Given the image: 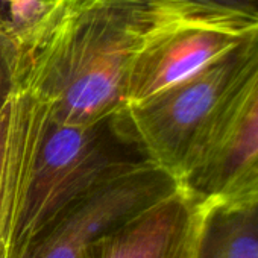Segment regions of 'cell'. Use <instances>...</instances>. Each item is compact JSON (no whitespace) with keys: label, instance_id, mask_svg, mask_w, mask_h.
<instances>
[{"label":"cell","instance_id":"cell-1","mask_svg":"<svg viewBox=\"0 0 258 258\" xmlns=\"http://www.w3.org/2000/svg\"><path fill=\"white\" fill-rule=\"evenodd\" d=\"M198 10L187 2L43 0L35 22L13 31V87L40 96L52 124L102 126L124 105L129 70L146 41Z\"/></svg>","mask_w":258,"mask_h":258},{"label":"cell","instance_id":"cell-2","mask_svg":"<svg viewBox=\"0 0 258 258\" xmlns=\"http://www.w3.org/2000/svg\"><path fill=\"white\" fill-rule=\"evenodd\" d=\"M240 43L191 78L140 103L123 105L109 118V131L136 148L143 161L185 184L232 76Z\"/></svg>","mask_w":258,"mask_h":258},{"label":"cell","instance_id":"cell-3","mask_svg":"<svg viewBox=\"0 0 258 258\" xmlns=\"http://www.w3.org/2000/svg\"><path fill=\"white\" fill-rule=\"evenodd\" d=\"M217 207L258 201V22L237 62L185 182Z\"/></svg>","mask_w":258,"mask_h":258},{"label":"cell","instance_id":"cell-4","mask_svg":"<svg viewBox=\"0 0 258 258\" xmlns=\"http://www.w3.org/2000/svg\"><path fill=\"white\" fill-rule=\"evenodd\" d=\"M179 182L143 160H129L73 202L23 258H84L103 235L173 191Z\"/></svg>","mask_w":258,"mask_h":258},{"label":"cell","instance_id":"cell-5","mask_svg":"<svg viewBox=\"0 0 258 258\" xmlns=\"http://www.w3.org/2000/svg\"><path fill=\"white\" fill-rule=\"evenodd\" d=\"M127 161L111 151L102 134V126L72 127L50 123L29 190L22 258L73 202Z\"/></svg>","mask_w":258,"mask_h":258},{"label":"cell","instance_id":"cell-6","mask_svg":"<svg viewBox=\"0 0 258 258\" xmlns=\"http://www.w3.org/2000/svg\"><path fill=\"white\" fill-rule=\"evenodd\" d=\"M255 23L205 10L157 31L129 70L124 105H134L191 78L232 50Z\"/></svg>","mask_w":258,"mask_h":258},{"label":"cell","instance_id":"cell-7","mask_svg":"<svg viewBox=\"0 0 258 258\" xmlns=\"http://www.w3.org/2000/svg\"><path fill=\"white\" fill-rule=\"evenodd\" d=\"M217 205L185 184L99 238L84 258H202Z\"/></svg>","mask_w":258,"mask_h":258},{"label":"cell","instance_id":"cell-8","mask_svg":"<svg viewBox=\"0 0 258 258\" xmlns=\"http://www.w3.org/2000/svg\"><path fill=\"white\" fill-rule=\"evenodd\" d=\"M49 127V105L13 87L0 106V258H22L29 190Z\"/></svg>","mask_w":258,"mask_h":258},{"label":"cell","instance_id":"cell-9","mask_svg":"<svg viewBox=\"0 0 258 258\" xmlns=\"http://www.w3.org/2000/svg\"><path fill=\"white\" fill-rule=\"evenodd\" d=\"M202 258H258V201L213 210Z\"/></svg>","mask_w":258,"mask_h":258},{"label":"cell","instance_id":"cell-10","mask_svg":"<svg viewBox=\"0 0 258 258\" xmlns=\"http://www.w3.org/2000/svg\"><path fill=\"white\" fill-rule=\"evenodd\" d=\"M16 40L11 25L7 19L0 20V106L7 100L14 78Z\"/></svg>","mask_w":258,"mask_h":258},{"label":"cell","instance_id":"cell-11","mask_svg":"<svg viewBox=\"0 0 258 258\" xmlns=\"http://www.w3.org/2000/svg\"><path fill=\"white\" fill-rule=\"evenodd\" d=\"M184 2L223 16H231L250 23L258 22V0H184Z\"/></svg>","mask_w":258,"mask_h":258},{"label":"cell","instance_id":"cell-12","mask_svg":"<svg viewBox=\"0 0 258 258\" xmlns=\"http://www.w3.org/2000/svg\"><path fill=\"white\" fill-rule=\"evenodd\" d=\"M7 5L10 17L7 19L14 32L23 31L40 16L43 0H2Z\"/></svg>","mask_w":258,"mask_h":258},{"label":"cell","instance_id":"cell-13","mask_svg":"<svg viewBox=\"0 0 258 258\" xmlns=\"http://www.w3.org/2000/svg\"><path fill=\"white\" fill-rule=\"evenodd\" d=\"M124 2H133V4H173V2H184V0H124Z\"/></svg>","mask_w":258,"mask_h":258},{"label":"cell","instance_id":"cell-14","mask_svg":"<svg viewBox=\"0 0 258 258\" xmlns=\"http://www.w3.org/2000/svg\"><path fill=\"white\" fill-rule=\"evenodd\" d=\"M5 17H4V14H2V11H0V20H4Z\"/></svg>","mask_w":258,"mask_h":258}]
</instances>
